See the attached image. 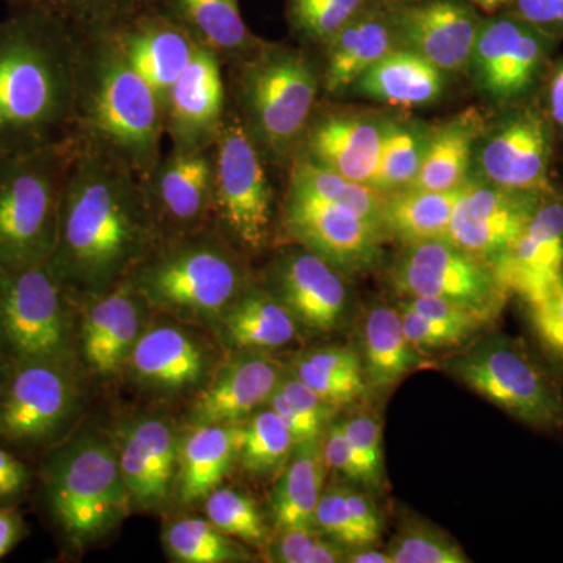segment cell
Returning a JSON list of instances; mask_svg holds the SVG:
<instances>
[{
  "mask_svg": "<svg viewBox=\"0 0 563 563\" xmlns=\"http://www.w3.org/2000/svg\"><path fill=\"white\" fill-rule=\"evenodd\" d=\"M391 563H468L453 537L422 521H409L388 544Z\"/></svg>",
  "mask_w": 563,
  "mask_h": 563,
  "instance_id": "bcb514c9",
  "label": "cell"
},
{
  "mask_svg": "<svg viewBox=\"0 0 563 563\" xmlns=\"http://www.w3.org/2000/svg\"><path fill=\"white\" fill-rule=\"evenodd\" d=\"M344 498L354 523L355 531L361 537L362 547H374L380 540L384 532V518L377 509L368 493L352 485H343Z\"/></svg>",
  "mask_w": 563,
  "mask_h": 563,
  "instance_id": "db71d44e",
  "label": "cell"
},
{
  "mask_svg": "<svg viewBox=\"0 0 563 563\" xmlns=\"http://www.w3.org/2000/svg\"><path fill=\"white\" fill-rule=\"evenodd\" d=\"M325 465L321 440L296 444L290 461L277 474L272 514L277 529L313 526L314 510L324 492Z\"/></svg>",
  "mask_w": 563,
  "mask_h": 563,
  "instance_id": "e575fe53",
  "label": "cell"
},
{
  "mask_svg": "<svg viewBox=\"0 0 563 563\" xmlns=\"http://www.w3.org/2000/svg\"><path fill=\"white\" fill-rule=\"evenodd\" d=\"M492 266L518 301L563 280V196L555 190L544 196L523 232Z\"/></svg>",
  "mask_w": 563,
  "mask_h": 563,
  "instance_id": "cb8c5ba5",
  "label": "cell"
},
{
  "mask_svg": "<svg viewBox=\"0 0 563 563\" xmlns=\"http://www.w3.org/2000/svg\"><path fill=\"white\" fill-rule=\"evenodd\" d=\"M369 5L372 0H290V18L299 35L325 44Z\"/></svg>",
  "mask_w": 563,
  "mask_h": 563,
  "instance_id": "7dc6e473",
  "label": "cell"
},
{
  "mask_svg": "<svg viewBox=\"0 0 563 563\" xmlns=\"http://www.w3.org/2000/svg\"><path fill=\"white\" fill-rule=\"evenodd\" d=\"M357 459L362 487L379 490L385 484L383 421L373 412H355L342 420Z\"/></svg>",
  "mask_w": 563,
  "mask_h": 563,
  "instance_id": "c3c4849f",
  "label": "cell"
},
{
  "mask_svg": "<svg viewBox=\"0 0 563 563\" xmlns=\"http://www.w3.org/2000/svg\"><path fill=\"white\" fill-rule=\"evenodd\" d=\"M547 195L510 190L470 176L455 203L446 239L493 265L520 236Z\"/></svg>",
  "mask_w": 563,
  "mask_h": 563,
  "instance_id": "e0dca14e",
  "label": "cell"
},
{
  "mask_svg": "<svg viewBox=\"0 0 563 563\" xmlns=\"http://www.w3.org/2000/svg\"><path fill=\"white\" fill-rule=\"evenodd\" d=\"M322 455L328 470L342 476L347 483L362 485V473L342 420H333L321 439Z\"/></svg>",
  "mask_w": 563,
  "mask_h": 563,
  "instance_id": "f5cc1de1",
  "label": "cell"
},
{
  "mask_svg": "<svg viewBox=\"0 0 563 563\" xmlns=\"http://www.w3.org/2000/svg\"><path fill=\"white\" fill-rule=\"evenodd\" d=\"M128 280L151 310L209 324L252 284L246 263L211 225L162 239Z\"/></svg>",
  "mask_w": 563,
  "mask_h": 563,
  "instance_id": "277c9868",
  "label": "cell"
},
{
  "mask_svg": "<svg viewBox=\"0 0 563 563\" xmlns=\"http://www.w3.org/2000/svg\"><path fill=\"white\" fill-rule=\"evenodd\" d=\"M287 369L339 410L372 396L361 355L354 346H324L299 352Z\"/></svg>",
  "mask_w": 563,
  "mask_h": 563,
  "instance_id": "8d00e7d4",
  "label": "cell"
},
{
  "mask_svg": "<svg viewBox=\"0 0 563 563\" xmlns=\"http://www.w3.org/2000/svg\"><path fill=\"white\" fill-rule=\"evenodd\" d=\"M35 3L57 14L76 35H95L150 10L151 0H36Z\"/></svg>",
  "mask_w": 563,
  "mask_h": 563,
  "instance_id": "ee69618b",
  "label": "cell"
},
{
  "mask_svg": "<svg viewBox=\"0 0 563 563\" xmlns=\"http://www.w3.org/2000/svg\"><path fill=\"white\" fill-rule=\"evenodd\" d=\"M347 276L306 247L282 250L265 273V287L292 314L303 331L332 333L351 318Z\"/></svg>",
  "mask_w": 563,
  "mask_h": 563,
  "instance_id": "2e32d148",
  "label": "cell"
},
{
  "mask_svg": "<svg viewBox=\"0 0 563 563\" xmlns=\"http://www.w3.org/2000/svg\"><path fill=\"white\" fill-rule=\"evenodd\" d=\"M9 369L10 363H7L2 357H0V388H2L3 380H5L7 374H9Z\"/></svg>",
  "mask_w": 563,
  "mask_h": 563,
  "instance_id": "6125c7cd",
  "label": "cell"
},
{
  "mask_svg": "<svg viewBox=\"0 0 563 563\" xmlns=\"http://www.w3.org/2000/svg\"><path fill=\"white\" fill-rule=\"evenodd\" d=\"M396 44L443 73L468 68L484 18L461 0H428L390 11Z\"/></svg>",
  "mask_w": 563,
  "mask_h": 563,
  "instance_id": "7402d4cb",
  "label": "cell"
},
{
  "mask_svg": "<svg viewBox=\"0 0 563 563\" xmlns=\"http://www.w3.org/2000/svg\"><path fill=\"white\" fill-rule=\"evenodd\" d=\"M266 406L277 412L295 437L296 444L317 442L336 418L339 409L325 402L309 385L285 372Z\"/></svg>",
  "mask_w": 563,
  "mask_h": 563,
  "instance_id": "b9f144b4",
  "label": "cell"
},
{
  "mask_svg": "<svg viewBox=\"0 0 563 563\" xmlns=\"http://www.w3.org/2000/svg\"><path fill=\"white\" fill-rule=\"evenodd\" d=\"M473 3L479 5L485 11H495L499 7L506 5V3L512 2V0H472Z\"/></svg>",
  "mask_w": 563,
  "mask_h": 563,
  "instance_id": "94428289",
  "label": "cell"
},
{
  "mask_svg": "<svg viewBox=\"0 0 563 563\" xmlns=\"http://www.w3.org/2000/svg\"><path fill=\"white\" fill-rule=\"evenodd\" d=\"M444 369L514 420L563 435L562 379L525 340L487 329L459 347Z\"/></svg>",
  "mask_w": 563,
  "mask_h": 563,
  "instance_id": "8992f818",
  "label": "cell"
},
{
  "mask_svg": "<svg viewBox=\"0 0 563 563\" xmlns=\"http://www.w3.org/2000/svg\"><path fill=\"white\" fill-rule=\"evenodd\" d=\"M555 43L514 11L498 14L481 24L466 70L493 102L521 101L542 76Z\"/></svg>",
  "mask_w": 563,
  "mask_h": 563,
  "instance_id": "4fadbf2b",
  "label": "cell"
},
{
  "mask_svg": "<svg viewBox=\"0 0 563 563\" xmlns=\"http://www.w3.org/2000/svg\"><path fill=\"white\" fill-rule=\"evenodd\" d=\"M269 558L279 563H343L346 548L328 539L314 526L277 529Z\"/></svg>",
  "mask_w": 563,
  "mask_h": 563,
  "instance_id": "681fc988",
  "label": "cell"
},
{
  "mask_svg": "<svg viewBox=\"0 0 563 563\" xmlns=\"http://www.w3.org/2000/svg\"><path fill=\"white\" fill-rule=\"evenodd\" d=\"M76 303L49 263L0 266V357L76 365Z\"/></svg>",
  "mask_w": 563,
  "mask_h": 563,
  "instance_id": "9c48e42d",
  "label": "cell"
},
{
  "mask_svg": "<svg viewBox=\"0 0 563 563\" xmlns=\"http://www.w3.org/2000/svg\"><path fill=\"white\" fill-rule=\"evenodd\" d=\"M514 13L555 41L563 40V0H512Z\"/></svg>",
  "mask_w": 563,
  "mask_h": 563,
  "instance_id": "11a10c76",
  "label": "cell"
},
{
  "mask_svg": "<svg viewBox=\"0 0 563 563\" xmlns=\"http://www.w3.org/2000/svg\"><path fill=\"white\" fill-rule=\"evenodd\" d=\"M520 307L537 350L563 380V280L523 299Z\"/></svg>",
  "mask_w": 563,
  "mask_h": 563,
  "instance_id": "7bdbcfd3",
  "label": "cell"
},
{
  "mask_svg": "<svg viewBox=\"0 0 563 563\" xmlns=\"http://www.w3.org/2000/svg\"><path fill=\"white\" fill-rule=\"evenodd\" d=\"M388 279L404 298H435L459 303L488 324L501 317L509 292L495 269L448 239L404 246Z\"/></svg>",
  "mask_w": 563,
  "mask_h": 563,
  "instance_id": "8fae6325",
  "label": "cell"
},
{
  "mask_svg": "<svg viewBox=\"0 0 563 563\" xmlns=\"http://www.w3.org/2000/svg\"><path fill=\"white\" fill-rule=\"evenodd\" d=\"M43 492L52 520L74 547L102 539L132 509L117 446L91 431L49 455L43 465Z\"/></svg>",
  "mask_w": 563,
  "mask_h": 563,
  "instance_id": "52a82bcc",
  "label": "cell"
},
{
  "mask_svg": "<svg viewBox=\"0 0 563 563\" xmlns=\"http://www.w3.org/2000/svg\"><path fill=\"white\" fill-rule=\"evenodd\" d=\"M222 66L217 54L198 44L163 111V129L172 151H206L217 143L229 109Z\"/></svg>",
  "mask_w": 563,
  "mask_h": 563,
  "instance_id": "d6986e66",
  "label": "cell"
},
{
  "mask_svg": "<svg viewBox=\"0 0 563 563\" xmlns=\"http://www.w3.org/2000/svg\"><path fill=\"white\" fill-rule=\"evenodd\" d=\"M221 342L236 352L282 350L296 342L301 325L265 285L251 284L213 324Z\"/></svg>",
  "mask_w": 563,
  "mask_h": 563,
  "instance_id": "f1b7e54d",
  "label": "cell"
},
{
  "mask_svg": "<svg viewBox=\"0 0 563 563\" xmlns=\"http://www.w3.org/2000/svg\"><path fill=\"white\" fill-rule=\"evenodd\" d=\"M388 118L328 114L312 121L298 158L346 179L372 185L383 150Z\"/></svg>",
  "mask_w": 563,
  "mask_h": 563,
  "instance_id": "4316f807",
  "label": "cell"
},
{
  "mask_svg": "<svg viewBox=\"0 0 563 563\" xmlns=\"http://www.w3.org/2000/svg\"><path fill=\"white\" fill-rule=\"evenodd\" d=\"M485 122L477 110H466L453 120L432 129L428 150L417 177L406 188L451 191L472 176L474 150Z\"/></svg>",
  "mask_w": 563,
  "mask_h": 563,
  "instance_id": "d6a6232c",
  "label": "cell"
},
{
  "mask_svg": "<svg viewBox=\"0 0 563 563\" xmlns=\"http://www.w3.org/2000/svg\"><path fill=\"white\" fill-rule=\"evenodd\" d=\"M9 2L14 5H29V3H35L36 0H9Z\"/></svg>",
  "mask_w": 563,
  "mask_h": 563,
  "instance_id": "be15d7a7",
  "label": "cell"
},
{
  "mask_svg": "<svg viewBox=\"0 0 563 563\" xmlns=\"http://www.w3.org/2000/svg\"><path fill=\"white\" fill-rule=\"evenodd\" d=\"M398 309L407 339L421 355L462 347L484 332L473 325L432 320L404 302H399Z\"/></svg>",
  "mask_w": 563,
  "mask_h": 563,
  "instance_id": "f907efd6",
  "label": "cell"
},
{
  "mask_svg": "<svg viewBox=\"0 0 563 563\" xmlns=\"http://www.w3.org/2000/svg\"><path fill=\"white\" fill-rule=\"evenodd\" d=\"M24 536V520L16 510L0 506V559L10 553Z\"/></svg>",
  "mask_w": 563,
  "mask_h": 563,
  "instance_id": "6f0895ef",
  "label": "cell"
},
{
  "mask_svg": "<svg viewBox=\"0 0 563 563\" xmlns=\"http://www.w3.org/2000/svg\"><path fill=\"white\" fill-rule=\"evenodd\" d=\"M213 151V221L229 242L244 251H262L272 240V181L265 155L231 107Z\"/></svg>",
  "mask_w": 563,
  "mask_h": 563,
  "instance_id": "30bf717a",
  "label": "cell"
},
{
  "mask_svg": "<svg viewBox=\"0 0 563 563\" xmlns=\"http://www.w3.org/2000/svg\"><path fill=\"white\" fill-rule=\"evenodd\" d=\"M158 242L161 233L143 180L124 166L76 146L49 261L76 302L128 279Z\"/></svg>",
  "mask_w": 563,
  "mask_h": 563,
  "instance_id": "6da1fadb",
  "label": "cell"
},
{
  "mask_svg": "<svg viewBox=\"0 0 563 563\" xmlns=\"http://www.w3.org/2000/svg\"><path fill=\"white\" fill-rule=\"evenodd\" d=\"M76 143L0 155V266L49 263Z\"/></svg>",
  "mask_w": 563,
  "mask_h": 563,
  "instance_id": "ba28073f",
  "label": "cell"
},
{
  "mask_svg": "<svg viewBox=\"0 0 563 563\" xmlns=\"http://www.w3.org/2000/svg\"><path fill=\"white\" fill-rule=\"evenodd\" d=\"M206 514L211 523L233 539L254 544L268 540L261 509L247 493L221 485L207 496Z\"/></svg>",
  "mask_w": 563,
  "mask_h": 563,
  "instance_id": "f6af8a7d",
  "label": "cell"
},
{
  "mask_svg": "<svg viewBox=\"0 0 563 563\" xmlns=\"http://www.w3.org/2000/svg\"><path fill=\"white\" fill-rule=\"evenodd\" d=\"M313 526L328 539L342 544L346 550L362 547L361 537L355 531L350 507L344 498L343 485H331L324 488L314 510Z\"/></svg>",
  "mask_w": 563,
  "mask_h": 563,
  "instance_id": "816d5d0a",
  "label": "cell"
},
{
  "mask_svg": "<svg viewBox=\"0 0 563 563\" xmlns=\"http://www.w3.org/2000/svg\"><path fill=\"white\" fill-rule=\"evenodd\" d=\"M163 111L154 91L103 33L77 35L73 141L140 180L162 157Z\"/></svg>",
  "mask_w": 563,
  "mask_h": 563,
  "instance_id": "3957f363",
  "label": "cell"
},
{
  "mask_svg": "<svg viewBox=\"0 0 563 563\" xmlns=\"http://www.w3.org/2000/svg\"><path fill=\"white\" fill-rule=\"evenodd\" d=\"M79 302L85 310L77 328V357L95 376H117L146 329L151 307L128 279Z\"/></svg>",
  "mask_w": 563,
  "mask_h": 563,
  "instance_id": "ffe728a7",
  "label": "cell"
},
{
  "mask_svg": "<svg viewBox=\"0 0 563 563\" xmlns=\"http://www.w3.org/2000/svg\"><path fill=\"white\" fill-rule=\"evenodd\" d=\"M213 357L195 333L172 322L146 325L125 368L140 387L161 395L191 391L210 376Z\"/></svg>",
  "mask_w": 563,
  "mask_h": 563,
  "instance_id": "d4e9b609",
  "label": "cell"
},
{
  "mask_svg": "<svg viewBox=\"0 0 563 563\" xmlns=\"http://www.w3.org/2000/svg\"><path fill=\"white\" fill-rule=\"evenodd\" d=\"M232 66L233 110L266 161L291 165L313 121L321 88L317 66L301 51L263 41Z\"/></svg>",
  "mask_w": 563,
  "mask_h": 563,
  "instance_id": "5b68a950",
  "label": "cell"
},
{
  "mask_svg": "<svg viewBox=\"0 0 563 563\" xmlns=\"http://www.w3.org/2000/svg\"><path fill=\"white\" fill-rule=\"evenodd\" d=\"M462 187L451 191L402 188V190L385 192L383 206L385 236L395 239L404 246L428 242V240L446 239Z\"/></svg>",
  "mask_w": 563,
  "mask_h": 563,
  "instance_id": "d590c367",
  "label": "cell"
},
{
  "mask_svg": "<svg viewBox=\"0 0 563 563\" xmlns=\"http://www.w3.org/2000/svg\"><path fill=\"white\" fill-rule=\"evenodd\" d=\"M166 3L165 13L222 63L232 65L261 46L262 41L244 24L239 0H166Z\"/></svg>",
  "mask_w": 563,
  "mask_h": 563,
  "instance_id": "836d02e7",
  "label": "cell"
},
{
  "mask_svg": "<svg viewBox=\"0 0 563 563\" xmlns=\"http://www.w3.org/2000/svg\"><path fill=\"white\" fill-rule=\"evenodd\" d=\"M81 404L76 365L29 362L10 365L0 388V443L33 451L60 439Z\"/></svg>",
  "mask_w": 563,
  "mask_h": 563,
  "instance_id": "7c38bea8",
  "label": "cell"
},
{
  "mask_svg": "<svg viewBox=\"0 0 563 563\" xmlns=\"http://www.w3.org/2000/svg\"><path fill=\"white\" fill-rule=\"evenodd\" d=\"M240 424L190 426L180 433L176 496L181 504L206 501L239 459Z\"/></svg>",
  "mask_w": 563,
  "mask_h": 563,
  "instance_id": "4dcf8cb0",
  "label": "cell"
},
{
  "mask_svg": "<svg viewBox=\"0 0 563 563\" xmlns=\"http://www.w3.org/2000/svg\"><path fill=\"white\" fill-rule=\"evenodd\" d=\"M31 473L27 466L0 443V506H9L27 490Z\"/></svg>",
  "mask_w": 563,
  "mask_h": 563,
  "instance_id": "9f6ffc18",
  "label": "cell"
},
{
  "mask_svg": "<svg viewBox=\"0 0 563 563\" xmlns=\"http://www.w3.org/2000/svg\"><path fill=\"white\" fill-rule=\"evenodd\" d=\"M77 35L40 3L0 21V155L73 141Z\"/></svg>",
  "mask_w": 563,
  "mask_h": 563,
  "instance_id": "7a4b0ae2",
  "label": "cell"
},
{
  "mask_svg": "<svg viewBox=\"0 0 563 563\" xmlns=\"http://www.w3.org/2000/svg\"><path fill=\"white\" fill-rule=\"evenodd\" d=\"M162 239L213 221L214 151L169 152L143 180Z\"/></svg>",
  "mask_w": 563,
  "mask_h": 563,
  "instance_id": "ac0fdd59",
  "label": "cell"
},
{
  "mask_svg": "<svg viewBox=\"0 0 563 563\" xmlns=\"http://www.w3.org/2000/svg\"><path fill=\"white\" fill-rule=\"evenodd\" d=\"M180 433L163 415H150L122 426L118 462L132 509L162 510L176 495Z\"/></svg>",
  "mask_w": 563,
  "mask_h": 563,
  "instance_id": "44dd1931",
  "label": "cell"
},
{
  "mask_svg": "<svg viewBox=\"0 0 563 563\" xmlns=\"http://www.w3.org/2000/svg\"><path fill=\"white\" fill-rule=\"evenodd\" d=\"M553 132L539 111L520 107L485 125L474 150L472 176L510 190L553 192Z\"/></svg>",
  "mask_w": 563,
  "mask_h": 563,
  "instance_id": "9a60e30c",
  "label": "cell"
},
{
  "mask_svg": "<svg viewBox=\"0 0 563 563\" xmlns=\"http://www.w3.org/2000/svg\"><path fill=\"white\" fill-rule=\"evenodd\" d=\"M290 166L288 191L344 207L383 228L384 191L362 181L346 179L306 158H296Z\"/></svg>",
  "mask_w": 563,
  "mask_h": 563,
  "instance_id": "74e56055",
  "label": "cell"
},
{
  "mask_svg": "<svg viewBox=\"0 0 563 563\" xmlns=\"http://www.w3.org/2000/svg\"><path fill=\"white\" fill-rule=\"evenodd\" d=\"M357 351L373 396L388 395L424 357L407 339L399 309L377 301L362 314Z\"/></svg>",
  "mask_w": 563,
  "mask_h": 563,
  "instance_id": "83f0119b",
  "label": "cell"
},
{
  "mask_svg": "<svg viewBox=\"0 0 563 563\" xmlns=\"http://www.w3.org/2000/svg\"><path fill=\"white\" fill-rule=\"evenodd\" d=\"M295 448L290 429L269 406L262 407L240 422L236 462L252 476H276L290 461Z\"/></svg>",
  "mask_w": 563,
  "mask_h": 563,
  "instance_id": "f35d334b",
  "label": "cell"
},
{
  "mask_svg": "<svg viewBox=\"0 0 563 563\" xmlns=\"http://www.w3.org/2000/svg\"><path fill=\"white\" fill-rule=\"evenodd\" d=\"M325 47L321 85L329 95L354 87L373 65L398 47L390 11L369 5L332 36Z\"/></svg>",
  "mask_w": 563,
  "mask_h": 563,
  "instance_id": "f546056e",
  "label": "cell"
},
{
  "mask_svg": "<svg viewBox=\"0 0 563 563\" xmlns=\"http://www.w3.org/2000/svg\"><path fill=\"white\" fill-rule=\"evenodd\" d=\"M285 372L266 354L236 352L196 396L190 426L240 424L268 404Z\"/></svg>",
  "mask_w": 563,
  "mask_h": 563,
  "instance_id": "484cf974",
  "label": "cell"
},
{
  "mask_svg": "<svg viewBox=\"0 0 563 563\" xmlns=\"http://www.w3.org/2000/svg\"><path fill=\"white\" fill-rule=\"evenodd\" d=\"M444 74L413 51L395 47L352 88L365 98L388 106L424 107L442 98Z\"/></svg>",
  "mask_w": 563,
  "mask_h": 563,
  "instance_id": "1f68e13d",
  "label": "cell"
},
{
  "mask_svg": "<svg viewBox=\"0 0 563 563\" xmlns=\"http://www.w3.org/2000/svg\"><path fill=\"white\" fill-rule=\"evenodd\" d=\"M548 109L551 120L563 131V60L555 66L548 85Z\"/></svg>",
  "mask_w": 563,
  "mask_h": 563,
  "instance_id": "680465c9",
  "label": "cell"
},
{
  "mask_svg": "<svg viewBox=\"0 0 563 563\" xmlns=\"http://www.w3.org/2000/svg\"><path fill=\"white\" fill-rule=\"evenodd\" d=\"M431 132L432 128L421 122L388 118L372 187L384 192L409 187L420 172Z\"/></svg>",
  "mask_w": 563,
  "mask_h": 563,
  "instance_id": "ab89813d",
  "label": "cell"
},
{
  "mask_svg": "<svg viewBox=\"0 0 563 563\" xmlns=\"http://www.w3.org/2000/svg\"><path fill=\"white\" fill-rule=\"evenodd\" d=\"M154 91L165 111L169 91L190 65L198 43L165 11L144 10L103 32Z\"/></svg>",
  "mask_w": 563,
  "mask_h": 563,
  "instance_id": "603a6c76",
  "label": "cell"
},
{
  "mask_svg": "<svg viewBox=\"0 0 563 563\" xmlns=\"http://www.w3.org/2000/svg\"><path fill=\"white\" fill-rule=\"evenodd\" d=\"M280 222L292 243L320 255L344 276L372 272L383 258V228L344 207L287 190Z\"/></svg>",
  "mask_w": 563,
  "mask_h": 563,
  "instance_id": "5bb4252c",
  "label": "cell"
},
{
  "mask_svg": "<svg viewBox=\"0 0 563 563\" xmlns=\"http://www.w3.org/2000/svg\"><path fill=\"white\" fill-rule=\"evenodd\" d=\"M163 544L174 561L181 563H232L251 558L209 518L185 517L173 521L163 531Z\"/></svg>",
  "mask_w": 563,
  "mask_h": 563,
  "instance_id": "60d3db41",
  "label": "cell"
},
{
  "mask_svg": "<svg viewBox=\"0 0 563 563\" xmlns=\"http://www.w3.org/2000/svg\"><path fill=\"white\" fill-rule=\"evenodd\" d=\"M343 563H391L387 551L374 550L373 547L347 548Z\"/></svg>",
  "mask_w": 563,
  "mask_h": 563,
  "instance_id": "91938a15",
  "label": "cell"
}]
</instances>
